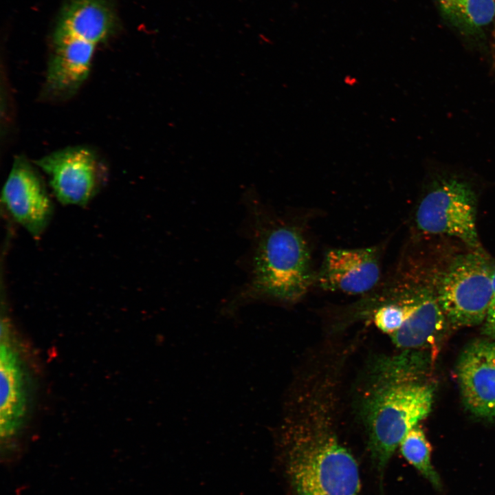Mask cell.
Here are the masks:
<instances>
[{"label":"cell","instance_id":"obj_1","mask_svg":"<svg viewBox=\"0 0 495 495\" xmlns=\"http://www.w3.org/2000/svg\"><path fill=\"white\" fill-rule=\"evenodd\" d=\"M337 390L311 383L292 392L277 437L289 495H360L356 459L341 441Z\"/></svg>","mask_w":495,"mask_h":495},{"label":"cell","instance_id":"obj_2","mask_svg":"<svg viewBox=\"0 0 495 495\" xmlns=\"http://www.w3.org/2000/svg\"><path fill=\"white\" fill-rule=\"evenodd\" d=\"M424 363L421 354L405 350L376 358L366 373L359 412L380 486L405 435L430 412L433 390L420 380Z\"/></svg>","mask_w":495,"mask_h":495},{"label":"cell","instance_id":"obj_3","mask_svg":"<svg viewBox=\"0 0 495 495\" xmlns=\"http://www.w3.org/2000/svg\"><path fill=\"white\" fill-rule=\"evenodd\" d=\"M253 248L249 280L228 303L231 311L248 302L293 303L316 284L310 248L302 230L276 218L260 204L250 207Z\"/></svg>","mask_w":495,"mask_h":495},{"label":"cell","instance_id":"obj_4","mask_svg":"<svg viewBox=\"0 0 495 495\" xmlns=\"http://www.w3.org/2000/svg\"><path fill=\"white\" fill-rule=\"evenodd\" d=\"M477 198L472 184L461 176L434 177L415 208L412 219L415 236L454 237L469 249L483 250L476 228Z\"/></svg>","mask_w":495,"mask_h":495},{"label":"cell","instance_id":"obj_5","mask_svg":"<svg viewBox=\"0 0 495 495\" xmlns=\"http://www.w3.org/2000/svg\"><path fill=\"white\" fill-rule=\"evenodd\" d=\"M492 270L483 250L470 249L439 265L435 292L448 322L455 327L483 323L491 300Z\"/></svg>","mask_w":495,"mask_h":495},{"label":"cell","instance_id":"obj_6","mask_svg":"<svg viewBox=\"0 0 495 495\" xmlns=\"http://www.w3.org/2000/svg\"><path fill=\"white\" fill-rule=\"evenodd\" d=\"M36 164L47 175L56 199L65 206L87 205L104 182V171L96 155L83 146L55 151Z\"/></svg>","mask_w":495,"mask_h":495},{"label":"cell","instance_id":"obj_7","mask_svg":"<svg viewBox=\"0 0 495 495\" xmlns=\"http://www.w3.org/2000/svg\"><path fill=\"white\" fill-rule=\"evenodd\" d=\"M1 202L10 217L35 239L43 234L54 213L44 182L23 157L14 160L1 191Z\"/></svg>","mask_w":495,"mask_h":495},{"label":"cell","instance_id":"obj_8","mask_svg":"<svg viewBox=\"0 0 495 495\" xmlns=\"http://www.w3.org/2000/svg\"><path fill=\"white\" fill-rule=\"evenodd\" d=\"M382 248H331L316 272V284L324 290L364 296L380 283Z\"/></svg>","mask_w":495,"mask_h":495},{"label":"cell","instance_id":"obj_9","mask_svg":"<svg viewBox=\"0 0 495 495\" xmlns=\"http://www.w3.org/2000/svg\"><path fill=\"white\" fill-rule=\"evenodd\" d=\"M7 316L1 317L0 434L6 446L21 430L28 409V379L12 339Z\"/></svg>","mask_w":495,"mask_h":495},{"label":"cell","instance_id":"obj_10","mask_svg":"<svg viewBox=\"0 0 495 495\" xmlns=\"http://www.w3.org/2000/svg\"><path fill=\"white\" fill-rule=\"evenodd\" d=\"M457 377L465 407L477 417L495 418V342L478 340L465 348Z\"/></svg>","mask_w":495,"mask_h":495},{"label":"cell","instance_id":"obj_11","mask_svg":"<svg viewBox=\"0 0 495 495\" xmlns=\"http://www.w3.org/2000/svg\"><path fill=\"white\" fill-rule=\"evenodd\" d=\"M52 44L45 93L54 98H66L75 94L88 77L96 45L55 33Z\"/></svg>","mask_w":495,"mask_h":495},{"label":"cell","instance_id":"obj_12","mask_svg":"<svg viewBox=\"0 0 495 495\" xmlns=\"http://www.w3.org/2000/svg\"><path fill=\"white\" fill-rule=\"evenodd\" d=\"M116 17L106 0H67L54 33L97 45L113 32Z\"/></svg>","mask_w":495,"mask_h":495},{"label":"cell","instance_id":"obj_13","mask_svg":"<svg viewBox=\"0 0 495 495\" xmlns=\"http://www.w3.org/2000/svg\"><path fill=\"white\" fill-rule=\"evenodd\" d=\"M447 322L437 298L434 280L415 312L398 331L390 335L391 341L397 348L417 350L431 344Z\"/></svg>","mask_w":495,"mask_h":495},{"label":"cell","instance_id":"obj_14","mask_svg":"<svg viewBox=\"0 0 495 495\" xmlns=\"http://www.w3.org/2000/svg\"><path fill=\"white\" fill-rule=\"evenodd\" d=\"M442 14L459 32L478 36L495 19V0H435Z\"/></svg>","mask_w":495,"mask_h":495},{"label":"cell","instance_id":"obj_15","mask_svg":"<svg viewBox=\"0 0 495 495\" xmlns=\"http://www.w3.org/2000/svg\"><path fill=\"white\" fill-rule=\"evenodd\" d=\"M399 448L403 457L434 488H441V478L432 465L430 443L418 425L408 432Z\"/></svg>","mask_w":495,"mask_h":495},{"label":"cell","instance_id":"obj_16","mask_svg":"<svg viewBox=\"0 0 495 495\" xmlns=\"http://www.w3.org/2000/svg\"><path fill=\"white\" fill-rule=\"evenodd\" d=\"M483 333L486 336L495 338V265L492 270V296L486 318L483 323Z\"/></svg>","mask_w":495,"mask_h":495},{"label":"cell","instance_id":"obj_17","mask_svg":"<svg viewBox=\"0 0 495 495\" xmlns=\"http://www.w3.org/2000/svg\"><path fill=\"white\" fill-rule=\"evenodd\" d=\"M495 33V32H494Z\"/></svg>","mask_w":495,"mask_h":495}]
</instances>
